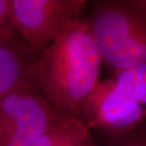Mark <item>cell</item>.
<instances>
[{
	"label": "cell",
	"mask_w": 146,
	"mask_h": 146,
	"mask_svg": "<svg viewBox=\"0 0 146 146\" xmlns=\"http://www.w3.org/2000/svg\"><path fill=\"white\" fill-rule=\"evenodd\" d=\"M102 60L85 19L73 22L38 55V87L61 114L78 119L99 82Z\"/></svg>",
	"instance_id": "obj_1"
},
{
	"label": "cell",
	"mask_w": 146,
	"mask_h": 146,
	"mask_svg": "<svg viewBox=\"0 0 146 146\" xmlns=\"http://www.w3.org/2000/svg\"><path fill=\"white\" fill-rule=\"evenodd\" d=\"M102 63L117 72L146 63V2H95L85 19Z\"/></svg>",
	"instance_id": "obj_2"
},
{
	"label": "cell",
	"mask_w": 146,
	"mask_h": 146,
	"mask_svg": "<svg viewBox=\"0 0 146 146\" xmlns=\"http://www.w3.org/2000/svg\"><path fill=\"white\" fill-rule=\"evenodd\" d=\"M73 119L61 114L38 88L0 99V146H30L44 131Z\"/></svg>",
	"instance_id": "obj_3"
},
{
	"label": "cell",
	"mask_w": 146,
	"mask_h": 146,
	"mask_svg": "<svg viewBox=\"0 0 146 146\" xmlns=\"http://www.w3.org/2000/svg\"><path fill=\"white\" fill-rule=\"evenodd\" d=\"M19 36L40 54L73 22L82 19L86 0H11Z\"/></svg>",
	"instance_id": "obj_4"
},
{
	"label": "cell",
	"mask_w": 146,
	"mask_h": 146,
	"mask_svg": "<svg viewBox=\"0 0 146 146\" xmlns=\"http://www.w3.org/2000/svg\"><path fill=\"white\" fill-rule=\"evenodd\" d=\"M145 106L115 79L102 80L84 100L79 119L106 136L119 138L136 130L145 119Z\"/></svg>",
	"instance_id": "obj_5"
},
{
	"label": "cell",
	"mask_w": 146,
	"mask_h": 146,
	"mask_svg": "<svg viewBox=\"0 0 146 146\" xmlns=\"http://www.w3.org/2000/svg\"><path fill=\"white\" fill-rule=\"evenodd\" d=\"M37 72L38 55L21 36L0 42V99L23 89H39Z\"/></svg>",
	"instance_id": "obj_6"
},
{
	"label": "cell",
	"mask_w": 146,
	"mask_h": 146,
	"mask_svg": "<svg viewBox=\"0 0 146 146\" xmlns=\"http://www.w3.org/2000/svg\"><path fill=\"white\" fill-rule=\"evenodd\" d=\"M89 132V129L81 120L71 119L44 131L30 146H70Z\"/></svg>",
	"instance_id": "obj_7"
},
{
	"label": "cell",
	"mask_w": 146,
	"mask_h": 146,
	"mask_svg": "<svg viewBox=\"0 0 146 146\" xmlns=\"http://www.w3.org/2000/svg\"><path fill=\"white\" fill-rule=\"evenodd\" d=\"M116 82L142 105H146V63L116 72Z\"/></svg>",
	"instance_id": "obj_8"
},
{
	"label": "cell",
	"mask_w": 146,
	"mask_h": 146,
	"mask_svg": "<svg viewBox=\"0 0 146 146\" xmlns=\"http://www.w3.org/2000/svg\"><path fill=\"white\" fill-rule=\"evenodd\" d=\"M18 36L12 19V2L0 0V36L9 38Z\"/></svg>",
	"instance_id": "obj_9"
},
{
	"label": "cell",
	"mask_w": 146,
	"mask_h": 146,
	"mask_svg": "<svg viewBox=\"0 0 146 146\" xmlns=\"http://www.w3.org/2000/svg\"><path fill=\"white\" fill-rule=\"evenodd\" d=\"M115 139L117 142L111 146H146L145 136L142 130H135L127 136Z\"/></svg>",
	"instance_id": "obj_10"
},
{
	"label": "cell",
	"mask_w": 146,
	"mask_h": 146,
	"mask_svg": "<svg viewBox=\"0 0 146 146\" xmlns=\"http://www.w3.org/2000/svg\"><path fill=\"white\" fill-rule=\"evenodd\" d=\"M70 146H94V141H93V139L91 137L90 132L84 135L83 137H81L80 140L76 141L74 144Z\"/></svg>",
	"instance_id": "obj_11"
},
{
	"label": "cell",
	"mask_w": 146,
	"mask_h": 146,
	"mask_svg": "<svg viewBox=\"0 0 146 146\" xmlns=\"http://www.w3.org/2000/svg\"><path fill=\"white\" fill-rule=\"evenodd\" d=\"M3 38H5V37H3V36H0V42H1V41H2V40L3 39Z\"/></svg>",
	"instance_id": "obj_12"
}]
</instances>
